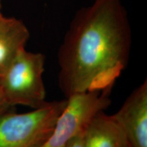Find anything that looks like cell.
Instances as JSON below:
<instances>
[{"mask_svg": "<svg viewBox=\"0 0 147 147\" xmlns=\"http://www.w3.org/2000/svg\"><path fill=\"white\" fill-rule=\"evenodd\" d=\"M127 15L119 0H95L71 23L58 53L59 85L66 97L110 91L127 64Z\"/></svg>", "mask_w": 147, "mask_h": 147, "instance_id": "obj_1", "label": "cell"}, {"mask_svg": "<svg viewBox=\"0 0 147 147\" xmlns=\"http://www.w3.org/2000/svg\"><path fill=\"white\" fill-rule=\"evenodd\" d=\"M45 56L21 51L0 76V89L11 106L22 105L34 109L47 102L44 84Z\"/></svg>", "mask_w": 147, "mask_h": 147, "instance_id": "obj_2", "label": "cell"}, {"mask_svg": "<svg viewBox=\"0 0 147 147\" xmlns=\"http://www.w3.org/2000/svg\"><path fill=\"white\" fill-rule=\"evenodd\" d=\"M67 100L47 102L27 113L5 114L0 119V147H40L50 138Z\"/></svg>", "mask_w": 147, "mask_h": 147, "instance_id": "obj_3", "label": "cell"}, {"mask_svg": "<svg viewBox=\"0 0 147 147\" xmlns=\"http://www.w3.org/2000/svg\"><path fill=\"white\" fill-rule=\"evenodd\" d=\"M110 91L75 93L59 116L53 133L40 147H65L69 141L84 131L91 119L109 106Z\"/></svg>", "mask_w": 147, "mask_h": 147, "instance_id": "obj_4", "label": "cell"}, {"mask_svg": "<svg viewBox=\"0 0 147 147\" xmlns=\"http://www.w3.org/2000/svg\"><path fill=\"white\" fill-rule=\"evenodd\" d=\"M123 129L130 147H147V81L129 95L113 115Z\"/></svg>", "mask_w": 147, "mask_h": 147, "instance_id": "obj_5", "label": "cell"}, {"mask_svg": "<svg viewBox=\"0 0 147 147\" xmlns=\"http://www.w3.org/2000/svg\"><path fill=\"white\" fill-rule=\"evenodd\" d=\"M84 147H130L123 129L113 115L102 111L91 119L82 132Z\"/></svg>", "mask_w": 147, "mask_h": 147, "instance_id": "obj_6", "label": "cell"}, {"mask_svg": "<svg viewBox=\"0 0 147 147\" xmlns=\"http://www.w3.org/2000/svg\"><path fill=\"white\" fill-rule=\"evenodd\" d=\"M29 36L23 22L15 18H0V76L25 49Z\"/></svg>", "mask_w": 147, "mask_h": 147, "instance_id": "obj_7", "label": "cell"}, {"mask_svg": "<svg viewBox=\"0 0 147 147\" xmlns=\"http://www.w3.org/2000/svg\"><path fill=\"white\" fill-rule=\"evenodd\" d=\"M12 106H11L8 101L6 100L2 91L0 89V119L3 115H5V114L11 112L10 110L12 109Z\"/></svg>", "mask_w": 147, "mask_h": 147, "instance_id": "obj_8", "label": "cell"}, {"mask_svg": "<svg viewBox=\"0 0 147 147\" xmlns=\"http://www.w3.org/2000/svg\"><path fill=\"white\" fill-rule=\"evenodd\" d=\"M82 132L71 139L65 147H84L82 140Z\"/></svg>", "mask_w": 147, "mask_h": 147, "instance_id": "obj_9", "label": "cell"}, {"mask_svg": "<svg viewBox=\"0 0 147 147\" xmlns=\"http://www.w3.org/2000/svg\"><path fill=\"white\" fill-rule=\"evenodd\" d=\"M2 16H3L2 14L1 13V0H0V18H1Z\"/></svg>", "mask_w": 147, "mask_h": 147, "instance_id": "obj_10", "label": "cell"}]
</instances>
